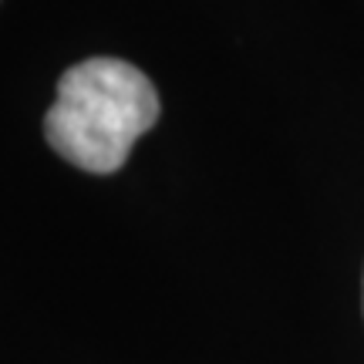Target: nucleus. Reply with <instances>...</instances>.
<instances>
[{"mask_svg":"<svg viewBox=\"0 0 364 364\" xmlns=\"http://www.w3.org/2000/svg\"><path fill=\"white\" fill-rule=\"evenodd\" d=\"M159 112L162 102L145 71L122 58H88L58 81V98L44 115V139L71 166L112 176L159 122Z\"/></svg>","mask_w":364,"mask_h":364,"instance_id":"1","label":"nucleus"}]
</instances>
